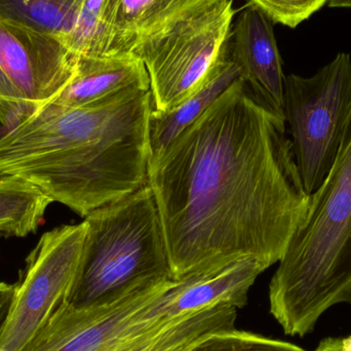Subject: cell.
Instances as JSON below:
<instances>
[{
  "label": "cell",
  "instance_id": "cell-14",
  "mask_svg": "<svg viewBox=\"0 0 351 351\" xmlns=\"http://www.w3.org/2000/svg\"><path fill=\"white\" fill-rule=\"evenodd\" d=\"M239 78V70L228 57L226 43L197 90L170 110L152 109L149 117L150 158L160 154L186 128L202 117Z\"/></svg>",
  "mask_w": 351,
  "mask_h": 351
},
{
  "label": "cell",
  "instance_id": "cell-24",
  "mask_svg": "<svg viewBox=\"0 0 351 351\" xmlns=\"http://www.w3.org/2000/svg\"><path fill=\"white\" fill-rule=\"evenodd\" d=\"M328 5L334 8H351V0H329Z\"/></svg>",
  "mask_w": 351,
  "mask_h": 351
},
{
  "label": "cell",
  "instance_id": "cell-21",
  "mask_svg": "<svg viewBox=\"0 0 351 351\" xmlns=\"http://www.w3.org/2000/svg\"><path fill=\"white\" fill-rule=\"evenodd\" d=\"M32 117L29 112H10L0 109V139Z\"/></svg>",
  "mask_w": 351,
  "mask_h": 351
},
{
  "label": "cell",
  "instance_id": "cell-9",
  "mask_svg": "<svg viewBox=\"0 0 351 351\" xmlns=\"http://www.w3.org/2000/svg\"><path fill=\"white\" fill-rule=\"evenodd\" d=\"M76 63L58 37L0 21V66L30 104L40 108L55 100L73 80Z\"/></svg>",
  "mask_w": 351,
  "mask_h": 351
},
{
  "label": "cell",
  "instance_id": "cell-13",
  "mask_svg": "<svg viewBox=\"0 0 351 351\" xmlns=\"http://www.w3.org/2000/svg\"><path fill=\"white\" fill-rule=\"evenodd\" d=\"M268 268L258 260L245 259L216 271L176 280L169 306L176 315L219 304L241 308L258 276Z\"/></svg>",
  "mask_w": 351,
  "mask_h": 351
},
{
  "label": "cell",
  "instance_id": "cell-8",
  "mask_svg": "<svg viewBox=\"0 0 351 351\" xmlns=\"http://www.w3.org/2000/svg\"><path fill=\"white\" fill-rule=\"evenodd\" d=\"M86 225H63L43 233L0 325V350L22 351L56 311L68 302L80 265Z\"/></svg>",
  "mask_w": 351,
  "mask_h": 351
},
{
  "label": "cell",
  "instance_id": "cell-15",
  "mask_svg": "<svg viewBox=\"0 0 351 351\" xmlns=\"http://www.w3.org/2000/svg\"><path fill=\"white\" fill-rule=\"evenodd\" d=\"M51 202L22 178L0 177V237H25L34 233Z\"/></svg>",
  "mask_w": 351,
  "mask_h": 351
},
{
  "label": "cell",
  "instance_id": "cell-12",
  "mask_svg": "<svg viewBox=\"0 0 351 351\" xmlns=\"http://www.w3.org/2000/svg\"><path fill=\"white\" fill-rule=\"evenodd\" d=\"M130 88L150 90L147 70L137 56H77L73 80L49 103L66 107L86 106Z\"/></svg>",
  "mask_w": 351,
  "mask_h": 351
},
{
  "label": "cell",
  "instance_id": "cell-18",
  "mask_svg": "<svg viewBox=\"0 0 351 351\" xmlns=\"http://www.w3.org/2000/svg\"><path fill=\"white\" fill-rule=\"evenodd\" d=\"M188 351H307L295 344L252 332L229 329L208 336Z\"/></svg>",
  "mask_w": 351,
  "mask_h": 351
},
{
  "label": "cell",
  "instance_id": "cell-22",
  "mask_svg": "<svg viewBox=\"0 0 351 351\" xmlns=\"http://www.w3.org/2000/svg\"><path fill=\"white\" fill-rule=\"evenodd\" d=\"M14 285L0 282V325L3 322L14 294Z\"/></svg>",
  "mask_w": 351,
  "mask_h": 351
},
{
  "label": "cell",
  "instance_id": "cell-6",
  "mask_svg": "<svg viewBox=\"0 0 351 351\" xmlns=\"http://www.w3.org/2000/svg\"><path fill=\"white\" fill-rule=\"evenodd\" d=\"M351 109V58L341 53L311 77H285V121L307 194L315 193L337 158Z\"/></svg>",
  "mask_w": 351,
  "mask_h": 351
},
{
  "label": "cell",
  "instance_id": "cell-19",
  "mask_svg": "<svg viewBox=\"0 0 351 351\" xmlns=\"http://www.w3.org/2000/svg\"><path fill=\"white\" fill-rule=\"evenodd\" d=\"M274 23L296 28L329 0H249Z\"/></svg>",
  "mask_w": 351,
  "mask_h": 351
},
{
  "label": "cell",
  "instance_id": "cell-17",
  "mask_svg": "<svg viewBox=\"0 0 351 351\" xmlns=\"http://www.w3.org/2000/svg\"><path fill=\"white\" fill-rule=\"evenodd\" d=\"M105 0H86L78 12L66 47L82 57H108V38L103 20Z\"/></svg>",
  "mask_w": 351,
  "mask_h": 351
},
{
  "label": "cell",
  "instance_id": "cell-3",
  "mask_svg": "<svg viewBox=\"0 0 351 351\" xmlns=\"http://www.w3.org/2000/svg\"><path fill=\"white\" fill-rule=\"evenodd\" d=\"M269 285L270 313L304 337L335 305L351 303V109L335 162Z\"/></svg>",
  "mask_w": 351,
  "mask_h": 351
},
{
  "label": "cell",
  "instance_id": "cell-1",
  "mask_svg": "<svg viewBox=\"0 0 351 351\" xmlns=\"http://www.w3.org/2000/svg\"><path fill=\"white\" fill-rule=\"evenodd\" d=\"M147 185L174 280L245 259L278 263L311 204L286 121L241 78L150 158Z\"/></svg>",
  "mask_w": 351,
  "mask_h": 351
},
{
  "label": "cell",
  "instance_id": "cell-11",
  "mask_svg": "<svg viewBox=\"0 0 351 351\" xmlns=\"http://www.w3.org/2000/svg\"><path fill=\"white\" fill-rule=\"evenodd\" d=\"M222 0H105L108 56L132 53L140 43Z\"/></svg>",
  "mask_w": 351,
  "mask_h": 351
},
{
  "label": "cell",
  "instance_id": "cell-26",
  "mask_svg": "<svg viewBox=\"0 0 351 351\" xmlns=\"http://www.w3.org/2000/svg\"><path fill=\"white\" fill-rule=\"evenodd\" d=\"M0 351H1V350H0Z\"/></svg>",
  "mask_w": 351,
  "mask_h": 351
},
{
  "label": "cell",
  "instance_id": "cell-4",
  "mask_svg": "<svg viewBox=\"0 0 351 351\" xmlns=\"http://www.w3.org/2000/svg\"><path fill=\"white\" fill-rule=\"evenodd\" d=\"M175 282L135 287L88 306L64 303L22 351H188L234 328L237 308L228 304L175 315Z\"/></svg>",
  "mask_w": 351,
  "mask_h": 351
},
{
  "label": "cell",
  "instance_id": "cell-16",
  "mask_svg": "<svg viewBox=\"0 0 351 351\" xmlns=\"http://www.w3.org/2000/svg\"><path fill=\"white\" fill-rule=\"evenodd\" d=\"M86 0H0V21L64 40Z\"/></svg>",
  "mask_w": 351,
  "mask_h": 351
},
{
  "label": "cell",
  "instance_id": "cell-7",
  "mask_svg": "<svg viewBox=\"0 0 351 351\" xmlns=\"http://www.w3.org/2000/svg\"><path fill=\"white\" fill-rule=\"evenodd\" d=\"M234 18L232 0H222L133 49L149 75L154 109L170 110L197 90L224 49Z\"/></svg>",
  "mask_w": 351,
  "mask_h": 351
},
{
  "label": "cell",
  "instance_id": "cell-25",
  "mask_svg": "<svg viewBox=\"0 0 351 351\" xmlns=\"http://www.w3.org/2000/svg\"><path fill=\"white\" fill-rule=\"evenodd\" d=\"M315 351H334L333 348H332L331 344H330L329 339L326 338L324 339L321 343L317 346V350Z\"/></svg>",
  "mask_w": 351,
  "mask_h": 351
},
{
  "label": "cell",
  "instance_id": "cell-2",
  "mask_svg": "<svg viewBox=\"0 0 351 351\" xmlns=\"http://www.w3.org/2000/svg\"><path fill=\"white\" fill-rule=\"evenodd\" d=\"M152 92L82 107L49 103L0 139V177L22 178L86 218L147 185Z\"/></svg>",
  "mask_w": 351,
  "mask_h": 351
},
{
  "label": "cell",
  "instance_id": "cell-20",
  "mask_svg": "<svg viewBox=\"0 0 351 351\" xmlns=\"http://www.w3.org/2000/svg\"><path fill=\"white\" fill-rule=\"evenodd\" d=\"M37 108L23 98L0 66V109L12 112H33Z\"/></svg>",
  "mask_w": 351,
  "mask_h": 351
},
{
  "label": "cell",
  "instance_id": "cell-23",
  "mask_svg": "<svg viewBox=\"0 0 351 351\" xmlns=\"http://www.w3.org/2000/svg\"><path fill=\"white\" fill-rule=\"evenodd\" d=\"M328 339L334 351H351V335L346 338L330 337Z\"/></svg>",
  "mask_w": 351,
  "mask_h": 351
},
{
  "label": "cell",
  "instance_id": "cell-5",
  "mask_svg": "<svg viewBox=\"0 0 351 351\" xmlns=\"http://www.w3.org/2000/svg\"><path fill=\"white\" fill-rule=\"evenodd\" d=\"M68 303L88 306L130 289L173 280L154 193L145 185L93 210Z\"/></svg>",
  "mask_w": 351,
  "mask_h": 351
},
{
  "label": "cell",
  "instance_id": "cell-10",
  "mask_svg": "<svg viewBox=\"0 0 351 351\" xmlns=\"http://www.w3.org/2000/svg\"><path fill=\"white\" fill-rule=\"evenodd\" d=\"M272 23L260 8L250 3L233 20L227 51L247 90L270 112L285 119L286 75Z\"/></svg>",
  "mask_w": 351,
  "mask_h": 351
}]
</instances>
